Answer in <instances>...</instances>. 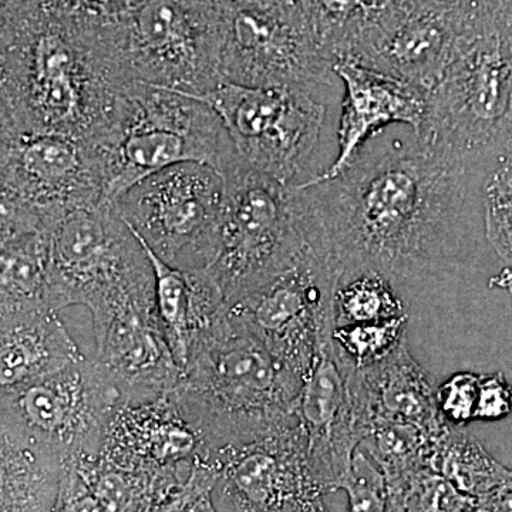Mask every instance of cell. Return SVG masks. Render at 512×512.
Masks as SVG:
<instances>
[{
  "label": "cell",
  "mask_w": 512,
  "mask_h": 512,
  "mask_svg": "<svg viewBox=\"0 0 512 512\" xmlns=\"http://www.w3.org/2000/svg\"><path fill=\"white\" fill-rule=\"evenodd\" d=\"M468 165L413 137L377 134L338 177L292 185L306 242L336 275L373 268L407 281L446 254Z\"/></svg>",
  "instance_id": "obj_1"
},
{
  "label": "cell",
  "mask_w": 512,
  "mask_h": 512,
  "mask_svg": "<svg viewBox=\"0 0 512 512\" xmlns=\"http://www.w3.org/2000/svg\"><path fill=\"white\" fill-rule=\"evenodd\" d=\"M43 9L0 46V82L20 131L56 133L103 146L130 84L120 79L99 35Z\"/></svg>",
  "instance_id": "obj_2"
},
{
  "label": "cell",
  "mask_w": 512,
  "mask_h": 512,
  "mask_svg": "<svg viewBox=\"0 0 512 512\" xmlns=\"http://www.w3.org/2000/svg\"><path fill=\"white\" fill-rule=\"evenodd\" d=\"M303 380L225 312L195 336L171 399L208 457L296 419Z\"/></svg>",
  "instance_id": "obj_3"
},
{
  "label": "cell",
  "mask_w": 512,
  "mask_h": 512,
  "mask_svg": "<svg viewBox=\"0 0 512 512\" xmlns=\"http://www.w3.org/2000/svg\"><path fill=\"white\" fill-rule=\"evenodd\" d=\"M417 137L464 164L512 148V47L500 12L488 2L456 56L427 93Z\"/></svg>",
  "instance_id": "obj_4"
},
{
  "label": "cell",
  "mask_w": 512,
  "mask_h": 512,
  "mask_svg": "<svg viewBox=\"0 0 512 512\" xmlns=\"http://www.w3.org/2000/svg\"><path fill=\"white\" fill-rule=\"evenodd\" d=\"M99 148L110 202L171 165L204 164L224 175L241 158L205 101L143 83L124 90L113 134Z\"/></svg>",
  "instance_id": "obj_5"
},
{
  "label": "cell",
  "mask_w": 512,
  "mask_h": 512,
  "mask_svg": "<svg viewBox=\"0 0 512 512\" xmlns=\"http://www.w3.org/2000/svg\"><path fill=\"white\" fill-rule=\"evenodd\" d=\"M225 0H136L100 26L124 83L201 97L222 82L220 46Z\"/></svg>",
  "instance_id": "obj_6"
},
{
  "label": "cell",
  "mask_w": 512,
  "mask_h": 512,
  "mask_svg": "<svg viewBox=\"0 0 512 512\" xmlns=\"http://www.w3.org/2000/svg\"><path fill=\"white\" fill-rule=\"evenodd\" d=\"M45 234L50 303L55 311L86 306L96 328L120 306L156 298L146 249L113 202L64 212Z\"/></svg>",
  "instance_id": "obj_7"
},
{
  "label": "cell",
  "mask_w": 512,
  "mask_h": 512,
  "mask_svg": "<svg viewBox=\"0 0 512 512\" xmlns=\"http://www.w3.org/2000/svg\"><path fill=\"white\" fill-rule=\"evenodd\" d=\"M222 178L224 198L202 266L231 303L281 274L309 245L289 185L242 158Z\"/></svg>",
  "instance_id": "obj_8"
},
{
  "label": "cell",
  "mask_w": 512,
  "mask_h": 512,
  "mask_svg": "<svg viewBox=\"0 0 512 512\" xmlns=\"http://www.w3.org/2000/svg\"><path fill=\"white\" fill-rule=\"evenodd\" d=\"M224 82L299 90L318 97L333 84V62L320 49L295 2L254 5L225 0L220 46Z\"/></svg>",
  "instance_id": "obj_9"
},
{
  "label": "cell",
  "mask_w": 512,
  "mask_h": 512,
  "mask_svg": "<svg viewBox=\"0 0 512 512\" xmlns=\"http://www.w3.org/2000/svg\"><path fill=\"white\" fill-rule=\"evenodd\" d=\"M338 275L306 247L281 274L228 303V311L306 382L335 330Z\"/></svg>",
  "instance_id": "obj_10"
},
{
  "label": "cell",
  "mask_w": 512,
  "mask_h": 512,
  "mask_svg": "<svg viewBox=\"0 0 512 512\" xmlns=\"http://www.w3.org/2000/svg\"><path fill=\"white\" fill-rule=\"evenodd\" d=\"M220 116L238 156L259 173L298 185L318 146L325 106L312 94L228 82L197 97Z\"/></svg>",
  "instance_id": "obj_11"
},
{
  "label": "cell",
  "mask_w": 512,
  "mask_h": 512,
  "mask_svg": "<svg viewBox=\"0 0 512 512\" xmlns=\"http://www.w3.org/2000/svg\"><path fill=\"white\" fill-rule=\"evenodd\" d=\"M207 461L217 474L212 503L229 512H332L298 417Z\"/></svg>",
  "instance_id": "obj_12"
},
{
  "label": "cell",
  "mask_w": 512,
  "mask_h": 512,
  "mask_svg": "<svg viewBox=\"0 0 512 512\" xmlns=\"http://www.w3.org/2000/svg\"><path fill=\"white\" fill-rule=\"evenodd\" d=\"M123 403L119 390L94 357L0 394V412L63 458L96 460L107 427Z\"/></svg>",
  "instance_id": "obj_13"
},
{
  "label": "cell",
  "mask_w": 512,
  "mask_h": 512,
  "mask_svg": "<svg viewBox=\"0 0 512 512\" xmlns=\"http://www.w3.org/2000/svg\"><path fill=\"white\" fill-rule=\"evenodd\" d=\"M224 198V178L208 165L181 163L151 174L113 201L120 217L158 258L177 264L205 254Z\"/></svg>",
  "instance_id": "obj_14"
},
{
  "label": "cell",
  "mask_w": 512,
  "mask_h": 512,
  "mask_svg": "<svg viewBox=\"0 0 512 512\" xmlns=\"http://www.w3.org/2000/svg\"><path fill=\"white\" fill-rule=\"evenodd\" d=\"M487 0H400L350 59L429 93Z\"/></svg>",
  "instance_id": "obj_15"
},
{
  "label": "cell",
  "mask_w": 512,
  "mask_h": 512,
  "mask_svg": "<svg viewBox=\"0 0 512 512\" xmlns=\"http://www.w3.org/2000/svg\"><path fill=\"white\" fill-rule=\"evenodd\" d=\"M0 177L43 231L64 212L107 201L100 148L63 134L20 131L0 153Z\"/></svg>",
  "instance_id": "obj_16"
},
{
  "label": "cell",
  "mask_w": 512,
  "mask_h": 512,
  "mask_svg": "<svg viewBox=\"0 0 512 512\" xmlns=\"http://www.w3.org/2000/svg\"><path fill=\"white\" fill-rule=\"evenodd\" d=\"M355 370L339 355L333 336L323 342L296 412L308 436L313 467L330 493L339 490L365 436V414L352 386Z\"/></svg>",
  "instance_id": "obj_17"
},
{
  "label": "cell",
  "mask_w": 512,
  "mask_h": 512,
  "mask_svg": "<svg viewBox=\"0 0 512 512\" xmlns=\"http://www.w3.org/2000/svg\"><path fill=\"white\" fill-rule=\"evenodd\" d=\"M93 329L94 359L123 403L153 402L173 392L181 369L165 338L156 298L126 303Z\"/></svg>",
  "instance_id": "obj_18"
},
{
  "label": "cell",
  "mask_w": 512,
  "mask_h": 512,
  "mask_svg": "<svg viewBox=\"0 0 512 512\" xmlns=\"http://www.w3.org/2000/svg\"><path fill=\"white\" fill-rule=\"evenodd\" d=\"M333 73L345 86L338 128V156L311 180L338 177L353 163L367 141L390 124H406L417 134L426 114L427 93L419 87L357 62L339 59Z\"/></svg>",
  "instance_id": "obj_19"
},
{
  "label": "cell",
  "mask_w": 512,
  "mask_h": 512,
  "mask_svg": "<svg viewBox=\"0 0 512 512\" xmlns=\"http://www.w3.org/2000/svg\"><path fill=\"white\" fill-rule=\"evenodd\" d=\"M100 458L128 470L164 473L207 460L202 441L170 394L121 403L111 417Z\"/></svg>",
  "instance_id": "obj_20"
},
{
  "label": "cell",
  "mask_w": 512,
  "mask_h": 512,
  "mask_svg": "<svg viewBox=\"0 0 512 512\" xmlns=\"http://www.w3.org/2000/svg\"><path fill=\"white\" fill-rule=\"evenodd\" d=\"M352 384L367 424L397 421L417 427L433 439L453 427L439 412L433 377L410 355L407 343L375 366L355 370Z\"/></svg>",
  "instance_id": "obj_21"
},
{
  "label": "cell",
  "mask_w": 512,
  "mask_h": 512,
  "mask_svg": "<svg viewBox=\"0 0 512 512\" xmlns=\"http://www.w3.org/2000/svg\"><path fill=\"white\" fill-rule=\"evenodd\" d=\"M59 313L46 309L0 322V394L82 359Z\"/></svg>",
  "instance_id": "obj_22"
},
{
  "label": "cell",
  "mask_w": 512,
  "mask_h": 512,
  "mask_svg": "<svg viewBox=\"0 0 512 512\" xmlns=\"http://www.w3.org/2000/svg\"><path fill=\"white\" fill-rule=\"evenodd\" d=\"M64 461L0 412V512H53Z\"/></svg>",
  "instance_id": "obj_23"
},
{
  "label": "cell",
  "mask_w": 512,
  "mask_h": 512,
  "mask_svg": "<svg viewBox=\"0 0 512 512\" xmlns=\"http://www.w3.org/2000/svg\"><path fill=\"white\" fill-rule=\"evenodd\" d=\"M46 309L53 308L45 231L0 241V322Z\"/></svg>",
  "instance_id": "obj_24"
},
{
  "label": "cell",
  "mask_w": 512,
  "mask_h": 512,
  "mask_svg": "<svg viewBox=\"0 0 512 512\" xmlns=\"http://www.w3.org/2000/svg\"><path fill=\"white\" fill-rule=\"evenodd\" d=\"M322 52L350 59L396 0H293Z\"/></svg>",
  "instance_id": "obj_25"
},
{
  "label": "cell",
  "mask_w": 512,
  "mask_h": 512,
  "mask_svg": "<svg viewBox=\"0 0 512 512\" xmlns=\"http://www.w3.org/2000/svg\"><path fill=\"white\" fill-rule=\"evenodd\" d=\"M430 468L474 500L493 494L512 474L511 468L498 463L480 441L458 427H451L437 441Z\"/></svg>",
  "instance_id": "obj_26"
},
{
  "label": "cell",
  "mask_w": 512,
  "mask_h": 512,
  "mask_svg": "<svg viewBox=\"0 0 512 512\" xmlns=\"http://www.w3.org/2000/svg\"><path fill=\"white\" fill-rule=\"evenodd\" d=\"M441 437L433 439L410 424L372 420L359 447L380 468L390 490H396L414 474L431 470L434 447Z\"/></svg>",
  "instance_id": "obj_27"
},
{
  "label": "cell",
  "mask_w": 512,
  "mask_h": 512,
  "mask_svg": "<svg viewBox=\"0 0 512 512\" xmlns=\"http://www.w3.org/2000/svg\"><path fill=\"white\" fill-rule=\"evenodd\" d=\"M407 315L396 282L373 268L352 269L338 276L336 325L383 322Z\"/></svg>",
  "instance_id": "obj_28"
},
{
  "label": "cell",
  "mask_w": 512,
  "mask_h": 512,
  "mask_svg": "<svg viewBox=\"0 0 512 512\" xmlns=\"http://www.w3.org/2000/svg\"><path fill=\"white\" fill-rule=\"evenodd\" d=\"M143 247L153 265L158 318L175 362L183 370L192 340L191 285L188 271L178 268L177 265L168 264L151 252L146 245L143 244Z\"/></svg>",
  "instance_id": "obj_29"
},
{
  "label": "cell",
  "mask_w": 512,
  "mask_h": 512,
  "mask_svg": "<svg viewBox=\"0 0 512 512\" xmlns=\"http://www.w3.org/2000/svg\"><path fill=\"white\" fill-rule=\"evenodd\" d=\"M407 315L383 322L336 325L333 343L353 369L375 366L406 343Z\"/></svg>",
  "instance_id": "obj_30"
},
{
  "label": "cell",
  "mask_w": 512,
  "mask_h": 512,
  "mask_svg": "<svg viewBox=\"0 0 512 512\" xmlns=\"http://www.w3.org/2000/svg\"><path fill=\"white\" fill-rule=\"evenodd\" d=\"M485 231L495 252L512 266V148L500 156L484 188Z\"/></svg>",
  "instance_id": "obj_31"
},
{
  "label": "cell",
  "mask_w": 512,
  "mask_h": 512,
  "mask_svg": "<svg viewBox=\"0 0 512 512\" xmlns=\"http://www.w3.org/2000/svg\"><path fill=\"white\" fill-rule=\"evenodd\" d=\"M339 490L348 494L349 512H404L380 468L360 447Z\"/></svg>",
  "instance_id": "obj_32"
},
{
  "label": "cell",
  "mask_w": 512,
  "mask_h": 512,
  "mask_svg": "<svg viewBox=\"0 0 512 512\" xmlns=\"http://www.w3.org/2000/svg\"><path fill=\"white\" fill-rule=\"evenodd\" d=\"M404 512H467L477 500L460 493L446 478L431 470L414 474L390 490Z\"/></svg>",
  "instance_id": "obj_33"
},
{
  "label": "cell",
  "mask_w": 512,
  "mask_h": 512,
  "mask_svg": "<svg viewBox=\"0 0 512 512\" xmlns=\"http://www.w3.org/2000/svg\"><path fill=\"white\" fill-rule=\"evenodd\" d=\"M480 380L476 373L460 372L437 387V406L450 426L460 429L476 419Z\"/></svg>",
  "instance_id": "obj_34"
},
{
  "label": "cell",
  "mask_w": 512,
  "mask_h": 512,
  "mask_svg": "<svg viewBox=\"0 0 512 512\" xmlns=\"http://www.w3.org/2000/svg\"><path fill=\"white\" fill-rule=\"evenodd\" d=\"M136 0H46L43 9L84 26H103L119 19Z\"/></svg>",
  "instance_id": "obj_35"
},
{
  "label": "cell",
  "mask_w": 512,
  "mask_h": 512,
  "mask_svg": "<svg viewBox=\"0 0 512 512\" xmlns=\"http://www.w3.org/2000/svg\"><path fill=\"white\" fill-rule=\"evenodd\" d=\"M30 231H43L42 222L0 177V241Z\"/></svg>",
  "instance_id": "obj_36"
},
{
  "label": "cell",
  "mask_w": 512,
  "mask_h": 512,
  "mask_svg": "<svg viewBox=\"0 0 512 512\" xmlns=\"http://www.w3.org/2000/svg\"><path fill=\"white\" fill-rule=\"evenodd\" d=\"M512 414V386L503 373L481 376L476 419L495 421Z\"/></svg>",
  "instance_id": "obj_37"
},
{
  "label": "cell",
  "mask_w": 512,
  "mask_h": 512,
  "mask_svg": "<svg viewBox=\"0 0 512 512\" xmlns=\"http://www.w3.org/2000/svg\"><path fill=\"white\" fill-rule=\"evenodd\" d=\"M46 0H0V46L40 15Z\"/></svg>",
  "instance_id": "obj_38"
},
{
  "label": "cell",
  "mask_w": 512,
  "mask_h": 512,
  "mask_svg": "<svg viewBox=\"0 0 512 512\" xmlns=\"http://www.w3.org/2000/svg\"><path fill=\"white\" fill-rule=\"evenodd\" d=\"M20 133L15 114L0 82V153L8 147L10 141Z\"/></svg>",
  "instance_id": "obj_39"
},
{
  "label": "cell",
  "mask_w": 512,
  "mask_h": 512,
  "mask_svg": "<svg viewBox=\"0 0 512 512\" xmlns=\"http://www.w3.org/2000/svg\"><path fill=\"white\" fill-rule=\"evenodd\" d=\"M478 501L493 512H512V474L493 494Z\"/></svg>",
  "instance_id": "obj_40"
},
{
  "label": "cell",
  "mask_w": 512,
  "mask_h": 512,
  "mask_svg": "<svg viewBox=\"0 0 512 512\" xmlns=\"http://www.w3.org/2000/svg\"><path fill=\"white\" fill-rule=\"evenodd\" d=\"M498 12H500L501 18L504 20L505 29H507L512 47V8H498Z\"/></svg>",
  "instance_id": "obj_41"
},
{
  "label": "cell",
  "mask_w": 512,
  "mask_h": 512,
  "mask_svg": "<svg viewBox=\"0 0 512 512\" xmlns=\"http://www.w3.org/2000/svg\"><path fill=\"white\" fill-rule=\"evenodd\" d=\"M231 2L254 3V5H282V3H293V0H231Z\"/></svg>",
  "instance_id": "obj_42"
},
{
  "label": "cell",
  "mask_w": 512,
  "mask_h": 512,
  "mask_svg": "<svg viewBox=\"0 0 512 512\" xmlns=\"http://www.w3.org/2000/svg\"><path fill=\"white\" fill-rule=\"evenodd\" d=\"M467 512H493L490 508L485 507L484 504H481L480 501H476L470 508H468Z\"/></svg>",
  "instance_id": "obj_43"
},
{
  "label": "cell",
  "mask_w": 512,
  "mask_h": 512,
  "mask_svg": "<svg viewBox=\"0 0 512 512\" xmlns=\"http://www.w3.org/2000/svg\"><path fill=\"white\" fill-rule=\"evenodd\" d=\"M491 5L505 6V8H512V0H487Z\"/></svg>",
  "instance_id": "obj_44"
}]
</instances>
